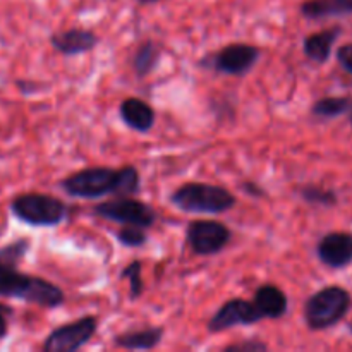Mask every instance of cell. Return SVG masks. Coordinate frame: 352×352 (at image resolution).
Here are the masks:
<instances>
[{"instance_id":"30","label":"cell","mask_w":352,"mask_h":352,"mask_svg":"<svg viewBox=\"0 0 352 352\" xmlns=\"http://www.w3.org/2000/svg\"><path fill=\"white\" fill-rule=\"evenodd\" d=\"M351 124H352V116H351Z\"/></svg>"},{"instance_id":"16","label":"cell","mask_w":352,"mask_h":352,"mask_svg":"<svg viewBox=\"0 0 352 352\" xmlns=\"http://www.w3.org/2000/svg\"><path fill=\"white\" fill-rule=\"evenodd\" d=\"M342 33V28L333 26L329 30L318 31V33L309 34L302 43V50L309 60L316 62V64H325L332 55V48L336 45L337 38Z\"/></svg>"},{"instance_id":"21","label":"cell","mask_w":352,"mask_h":352,"mask_svg":"<svg viewBox=\"0 0 352 352\" xmlns=\"http://www.w3.org/2000/svg\"><path fill=\"white\" fill-rule=\"evenodd\" d=\"M141 274H143V263L140 260H134L119 275L120 280H129V299H133V301L140 298L144 291V282Z\"/></svg>"},{"instance_id":"11","label":"cell","mask_w":352,"mask_h":352,"mask_svg":"<svg viewBox=\"0 0 352 352\" xmlns=\"http://www.w3.org/2000/svg\"><path fill=\"white\" fill-rule=\"evenodd\" d=\"M316 254L325 267L340 270L352 263V234L330 232L320 239Z\"/></svg>"},{"instance_id":"29","label":"cell","mask_w":352,"mask_h":352,"mask_svg":"<svg viewBox=\"0 0 352 352\" xmlns=\"http://www.w3.org/2000/svg\"><path fill=\"white\" fill-rule=\"evenodd\" d=\"M349 330H351V333H352V322L349 323Z\"/></svg>"},{"instance_id":"9","label":"cell","mask_w":352,"mask_h":352,"mask_svg":"<svg viewBox=\"0 0 352 352\" xmlns=\"http://www.w3.org/2000/svg\"><path fill=\"white\" fill-rule=\"evenodd\" d=\"M260 48L248 43H230L201 60L205 67L227 76H246L260 60Z\"/></svg>"},{"instance_id":"5","label":"cell","mask_w":352,"mask_h":352,"mask_svg":"<svg viewBox=\"0 0 352 352\" xmlns=\"http://www.w3.org/2000/svg\"><path fill=\"white\" fill-rule=\"evenodd\" d=\"M352 306L349 292L339 285L320 289L313 296H309L305 305L306 325L315 332L332 329L333 325L344 320Z\"/></svg>"},{"instance_id":"22","label":"cell","mask_w":352,"mask_h":352,"mask_svg":"<svg viewBox=\"0 0 352 352\" xmlns=\"http://www.w3.org/2000/svg\"><path fill=\"white\" fill-rule=\"evenodd\" d=\"M299 195L309 205H320V206H336L337 205V195L332 189H323L320 186H302L299 189Z\"/></svg>"},{"instance_id":"20","label":"cell","mask_w":352,"mask_h":352,"mask_svg":"<svg viewBox=\"0 0 352 352\" xmlns=\"http://www.w3.org/2000/svg\"><path fill=\"white\" fill-rule=\"evenodd\" d=\"M31 248V241L28 237L12 241L10 244L0 248V265H9V267H19L26 258L28 251Z\"/></svg>"},{"instance_id":"1","label":"cell","mask_w":352,"mask_h":352,"mask_svg":"<svg viewBox=\"0 0 352 352\" xmlns=\"http://www.w3.org/2000/svg\"><path fill=\"white\" fill-rule=\"evenodd\" d=\"M58 186L71 198L100 199L107 195H138L141 188V177L138 168L133 165L120 168L88 167L62 179Z\"/></svg>"},{"instance_id":"28","label":"cell","mask_w":352,"mask_h":352,"mask_svg":"<svg viewBox=\"0 0 352 352\" xmlns=\"http://www.w3.org/2000/svg\"><path fill=\"white\" fill-rule=\"evenodd\" d=\"M138 3H141V6H148V3H157V2H162V0H136Z\"/></svg>"},{"instance_id":"13","label":"cell","mask_w":352,"mask_h":352,"mask_svg":"<svg viewBox=\"0 0 352 352\" xmlns=\"http://www.w3.org/2000/svg\"><path fill=\"white\" fill-rule=\"evenodd\" d=\"M119 116L129 129L143 134L150 133L155 126V120H157L153 107L144 100L136 98V96L126 98L120 103Z\"/></svg>"},{"instance_id":"7","label":"cell","mask_w":352,"mask_h":352,"mask_svg":"<svg viewBox=\"0 0 352 352\" xmlns=\"http://www.w3.org/2000/svg\"><path fill=\"white\" fill-rule=\"evenodd\" d=\"M232 232L219 220H192L186 227V244L198 256H213L229 246Z\"/></svg>"},{"instance_id":"4","label":"cell","mask_w":352,"mask_h":352,"mask_svg":"<svg viewBox=\"0 0 352 352\" xmlns=\"http://www.w3.org/2000/svg\"><path fill=\"white\" fill-rule=\"evenodd\" d=\"M10 213L31 227H57L67 220L69 208L62 199L43 192H24L10 201Z\"/></svg>"},{"instance_id":"12","label":"cell","mask_w":352,"mask_h":352,"mask_svg":"<svg viewBox=\"0 0 352 352\" xmlns=\"http://www.w3.org/2000/svg\"><path fill=\"white\" fill-rule=\"evenodd\" d=\"M52 47L62 55L74 57V55L88 54L95 50L96 45L100 43L98 34L89 30H81V28H71V30L58 31L50 36Z\"/></svg>"},{"instance_id":"14","label":"cell","mask_w":352,"mask_h":352,"mask_svg":"<svg viewBox=\"0 0 352 352\" xmlns=\"http://www.w3.org/2000/svg\"><path fill=\"white\" fill-rule=\"evenodd\" d=\"M254 306L263 320H278L285 316L289 309V299L280 287L265 284L256 289L253 298Z\"/></svg>"},{"instance_id":"23","label":"cell","mask_w":352,"mask_h":352,"mask_svg":"<svg viewBox=\"0 0 352 352\" xmlns=\"http://www.w3.org/2000/svg\"><path fill=\"white\" fill-rule=\"evenodd\" d=\"M117 241L124 248H143L148 243L146 229L136 226H124L117 232Z\"/></svg>"},{"instance_id":"2","label":"cell","mask_w":352,"mask_h":352,"mask_svg":"<svg viewBox=\"0 0 352 352\" xmlns=\"http://www.w3.org/2000/svg\"><path fill=\"white\" fill-rule=\"evenodd\" d=\"M0 298L19 299L48 309L58 308L65 302L64 291L54 282L23 274L19 267L9 265H0Z\"/></svg>"},{"instance_id":"8","label":"cell","mask_w":352,"mask_h":352,"mask_svg":"<svg viewBox=\"0 0 352 352\" xmlns=\"http://www.w3.org/2000/svg\"><path fill=\"white\" fill-rule=\"evenodd\" d=\"M98 330L96 316H82L52 330L41 349L45 352H74L82 349Z\"/></svg>"},{"instance_id":"19","label":"cell","mask_w":352,"mask_h":352,"mask_svg":"<svg viewBox=\"0 0 352 352\" xmlns=\"http://www.w3.org/2000/svg\"><path fill=\"white\" fill-rule=\"evenodd\" d=\"M352 109V100L349 96H327L318 100L311 107V113L320 119H333Z\"/></svg>"},{"instance_id":"26","label":"cell","mask_w":352,"mask_h":352,"mask_svg":"<svg viewBox=\"0 0 352 352\" xmlns=\"http://www.w3.org/2000/svg\"><path fill=\"white\" fill-rule=\"evenodd\" d=\"M12 315V309L6 305H0V340H3L9 333V318Z\"/></svg>"},{"instance_id":"15","label":"cell","mask_w":352,"mask_h":352,"mask_svg":"<svg viewBox=\"0 0 352 352\" xmlns=\"http://www.w3.org/2000/svg\"><path fill=\"white\" fill-rule=\"evenodd\" d=\"M165 330L162 327H148L141 330H129L113 339V344L126 351H151L160 346Z\"/></svg>"},{"instance_id":"18","label":"cell","mask_w":352,"mask_h":352,"mask_svg":"<svg viewBox=\"0 0 352 352\" xmlns=\"http://www.w3.org/2000/svg\"><path fill=\"white\" fill-rule=\"evenodd\" d=\"M162 57V47L153 40H146L134 50L131 65L136 72L138 78H146L155 69L158 67V62Z\"/></svg>"},{"instance_id":"17","label":"cell","mask_w":352,"mask_h":352,"mask_svg":"<svg viewBox=\"0 0 352 352\" xmlns=\"http://www.w3.org/2000/svg\"><path fill=\"white\" fill-rule=\"evenodd\" d=\"M299 9L306 19L311 21L347 16L352 14V0H306Z\"/></svg>"},{"instance_id":"3","label":"cell","mask_w":352,"mask_h":352,"mask_svg":"<svg viewBox=\"0 0 352 352\" xmlns=\"http://www.w3.org/2000/svg\"><path fill=\"white\" fill-rule=\"evenodd\" d=\"M170 203L184 213L222 215L236 206L237 198L222 186L188 182L172 192Z\"/></svg>"},{"instance_id":"25","label":"cell","mask_w":352,"mask_h":352,"mask_svg":"<svg viewBox=\"0 0 352 352\" xmlns=\"http://www.w3.org/2000/svg\"><path fill=\"white\" fill-rule=\"evenodd\" d=\"M337 60H339L340 67L346 72L352 74V43H346L337 50Z\"/></svg>"},{"instance_id":"27","label":"cell","mask_w":352,"mask_h":352,"mask_svg":"<svg viewBox=\"0 0 352 352\" xmlns=\"http://www.w3.org/2000/svg\"><path fill=\"white\" fill-rule=\"evenodd\" d=\"M243 189L248 192V195L253 196V198H263V196H267V192H265L260 186L254 184V182H244Z\"/></svg>"},{"instance_id":"10","label":"cell","mask_w":352,"mask_h":352,"mask_svg":"<svg viewBox=\"0 0 352 352\" xmlns=\"http://www.w3.org/2000/svg\"><path fill=\"white\" fill-rule=\"evenodd\" d=\"M263 322L261 315L258 313L256 306L253 301L246 299H229L223 302L208 322V332L219 333L226 330L234 329V327H250Z\"/></svg>"},{"instance_id":"24","label":"cell","mask_w":352,"mask_h":352,"mask_svg":"<svg viewBox=\"0 0 352 352\" xmlns=\"http://www.w3.org/2000/svg\"><path fill=\"white\" fill-rule=\"evenodd\" d=\"M226 352H267L268 344H265L260 339H248L243 342L230 344V346L223 347Z\"/></svg>"},{"instance_id":"6","label":"cell","mask_w":352,"mask_h":352,"mask_svg":"<svg viewBox=\"0 0 352 352\" xmlns=\"http://www.w3.org/2000/svg\"><path fill=\"white\" fill-rule=\"evenodd\" d=\"M93 213L100 219L110 220L120 226H136L141 229H151L158 219L157 212L150 205L140 199L127 198V196L98 203L93 208Z\"/></svg>"}]
</instances>
